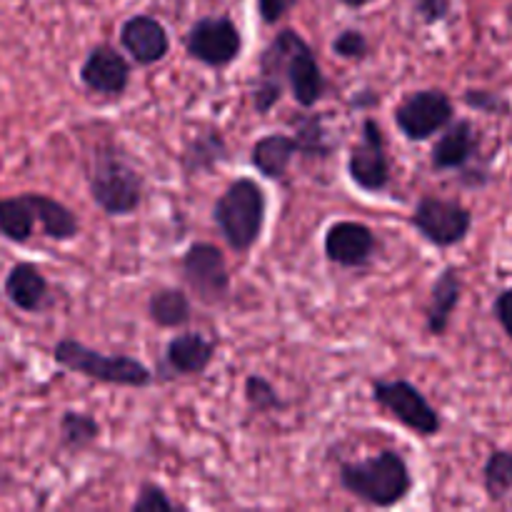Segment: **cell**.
Segmentation results:
<instances>
[{
  "label": "cell",
  "mask_w": 512,
  "mask_h": 512,
  "mask_svg": "<svg viewBox=\"0 0 512 512\" xmlns=\"http://www.w3.org/2000/svg\"><path fill=\"white\" fill-rule=\"evenodd\" d=\"M340 485L363 503L375 508H393L413 490L408 463L395 450H383L373 458L340 465Z\"/></svg>",
  "instance_id": "1"
},
{
  "label": "cell",
  "mask_w": 512,
  "mask_h": 512,
  "mask_svg": "<svg viewBox=\"0 0 512 512\" xmlns=\"http://www.w3.org/2000/svg\"><path fill=\"white\" fill-rule=\"evenodd\" d=\"M265 213V190L253 178H238L215 203L213 220L235 253H248L263 233Z\"/></svg>",
  "instance_id": "2"
},
{
  "label": "cell",
  "mask_w": 512,
  "mask_h": 512,
  "mask_svg": "<svg viewBox=\"0 0 512 512\" xmlns=\"http://www.w3.org/2000/svg\"><path fill=\"white\" fill-rule=\"evenodd\" d=\"M53 360L60 368L78 373L83 378L98 380L105 385H120V388H145L153 380V373L140 360L130 355H108L100 350L88 348L80 340L63 338L55 343Z\"/></svg>",
  "instance_id": "3"
},
{
  "label": "cell",
  "mask_w": 512,
  "mask_h": 512,
  "mask_svg": "<svg viewBox=\"0 0 512 512\" xmlns=\"http://www.w3.org/2000/svg\"><path fill=\"white\" fill-rule=\"evenodd\" d=\"M88 188L93 203L105 215H130L143 200V180L133 165L125 163L115 150H98L88 173Z\"/></svg>",
  "instance_id": "4"
},
{
  "label": "cell",
  "mask_w": 512,
  "mask_h": 512,
  "mask_svg": "<svg viewBox=\"0 0 512 512\" xmlns=\"http://www.w3.org/2000/svg\"><path fill=\"white\" fill-rule=\"evenodd\" d=\"M373 400L420 438H435L443 428L438 410L410 380H375Z\"/></svg>",
  "instance_id": "5"
},
{
  "label": "cell",
  "mask_w": 512,
  "mask_h": 512,
  "mask_svg": "<svg viewBox=\"0 0 512 512\" xmlns=\"http://www.w3.org/2000/svg\"><path fill=\"white\" fill-rule=\"evenodd\" d=\"M453 100L438 88H425L410 93L403 103L395 108V125L400 133L413 143H423L433 135L443 133L453 123Z\"/></svg>",
  "instance_id": "6"
},
{
  "label": "cell",
  "mask_w": 512,
  "mask_h": 512,
  "mask_svg": "<svg viewBox=\"0 0 512 512\" xmlns=\"http://www.w3.org/2000/svg\"><path fill=\"white\" fill-rule=\"evenodd\" d=\"M413 225L428 243L438 245V248H453L468 238L470 228H473V213L458 200L425 195L415 205Z\"/></svg>",
  "instance_id": "7"
},
{
  "label": "cell",
  "mask_w": 512,
  "mask_h": 512,
  "mask_svg": "<svg viewBox=\"0 0 512 512\" xmlns=\"http://www.w3.org/2000/svg\"><path fill=\"white\" fill-rule=\"evenodd\" d=\"M185 48L198 63L208 68H225L243 50V35L228 15H208L195 20L185 38Z\"/></svg>",
  "instance_id": "8"
},
{
  "label": "cell",
  "mask_w": 512,
  "mask_h": 512,
  "mask_svg": "<svg viewBox=\"0 0 512 512\" xmlns=\"http://www.w3.org/2000/svg\"><path fill=\"white\" fill-rule=\"evenodd\" d=\"M183 278L200 303L220 305L230 295V270L223 250L213 243L190 245L183 255Z\"/></svg>",
  "instance_id": "9"
},
{
  "label": "cell",
  "mask_w": 512,
  "mask_h": 512,
  "mask_svg": "<svg viewBox=\"0 0 512 512\" xmlns=\"http://www.w3.org/2000/svg\"><path fill=\"white\" fill-rule=\"evenodd\" d=\"M348 173L353 183L365 193H380L390 185V163L385 153V135L378 120L363 123V135L348 160Z\"/></svg>",
  "instance_id": "10"
},
{
  "label": "cell",
  "mask_w": 512,
  "mask_h": 512,
  "mask_svg": "<svg viewBox=\"0 0 512 512\" xmlns=\"http://www.w3.org/2000/svg\"><path fill=\"white\" fill-rule=\"evenodd\" d=\"M300 35L293 28H285L270 40L268 48L260 55V78L253 90V103L260 115L270 113L278 105L280 95H283V80H285V63L290 58V50L298 43Z\"/></svg>",
  "instance_id": "11"
},
{
  "label": "cell",
  "mask_w": 512,
  "mask_h": 512,
  "mask_svg": "<svg viewBox=\"0 0 512 512\" xmlns=\"http://www.w3.org/2000/svg\"><path fill=\"white\" fill-rule=\"evenodd\" d=\"M323 245L330 263L340 265V268H363L373 260L378 240L368 225L355 223V220H340V223L330 225Z\"/></svg>",
  "instance_id": "12"
},
{
  "label": "cell",
  "mask_w": 512,
  "mask_h": 512,
  "mask_svg": "<svg viewBox=\"0 0 512 512\" xmlns=\"http://www.w3.org/2000/svg\"><path fill=\"white\" fill-rule=\"evenodd\" d=\"M80 83L98 95H123L130 83V65L113 45H95L80 65Z\"/></svg>",
  "instance_id": "13"
},
{
  "label": "cell",
  "mask_w": 512,
  "mask_h": 512,
  "mask_svg": "<svg viewBox=\"0 0 512 512\" xmlns=\"http://www.w3.org/2000/svg\"><path fill=\"white\" fill-rule=\"evenodd\" d=\"M120 45L138 65H153L170 50L165 25L153 15H133L120 28Z\"/></svg>",
  "instance_id": "14"
},
{
  "label": "cell",
  "mask_w": 512,
  "mask_h": 512,
  "mask_svg": "<svg viewBox=\"0 0 512 512\" xmlns=\"http://www.w3.org/2000/svg\"><path fill=\"white\" fill-rule=\"evenodd\" d=\"M285 83H288L295 103L303 108H313L325 95V75L303 38H298V43L290 50V58L285 63Z\"/></svg>",
  "instance_id": "15"
},
{
  "label": "cell",
  "mask_w": 512,
  "mask_h": 512,
  "mask_svg": "<svg viewBox=\"0 0 512 512\" xmlns=\"http://www.w3.org/2000/svg\"><path fill=\"white\" fill-rule=\"evenodd\" d=\"M3 293L20 313H43L50 303V283L33 263H15L3 280Z\"/></svg>",
  "instance_id": "16"
},
{
  "label": "cell",
  "mask_w": 512,
  "mask_h": 512,
  "mask_svg": "<svg viewBox=\"0 0 512 512\" xmlns=\"http://www.w3.org/2000/svg\"><path fill=\"white\" fill-rule=\"evenodd\" d=\"M480 138L475 133L470 120H458L450 123L448 130L438 138L433 153H430V163H433L435 173H445V170H460L478 155Z\"/></svg>",
  "instance_id": "17"
},
{
  "label": "cell",
  "mask_w": 512,
  "mask_h": 512,
  "mask_svg": "<svg viewBox=\"0 0 512 512\" xmlns=\"http://www.w3.org/2000/svg\"><path fill=\"white\" fill-rule=\"evenodd\" d=\"M300 153L295 135L285 133H268L255 140L250 150V163L258 168V173L268 180H280L288 173L290 163Z\"/></svg>",
  "instance_id": "18"
},
{
  "label": "cell",
  "mask_w": 512,
  "mask_h": 512,
  "mask_svg": "<svg viewBox=\"0 0 512 512\" xmlns=\"http://www.w3.org/2000/svg\"><path fill=\"white\" fill-rule=\"evenodd\" d=\"M215 340L205 338L200 333H183L175 335L165 350V360H168L170 370L178 375H200L215 358Z\"/></svg>",
  "instance_id": "19"
},
{
  "label": "cell",
  "mask_w": 512,
  "mask_h": 512,
  "mask_svg": "<svg viewBox=\"0 0 512 512\" xmlns=\"http://www.w3.org/2000/svg\"><path fill=\"white\" fill-rule=\"evenodd\" d=\"M460 298H463V278H460V270L445 268L433 283L428 313H425L430 335H445Z\"/></svg>",
  "instance_id": "20"
},
{
  "label": "cell",
  "mask_w": 512,
  "mask_h": 512,
  "mask_svg": "<svg viewBox=\"0 0 512 512\" xmlns=\"http://www.w3.org/2000/svg\"><path fill=\"white\" fill-rule=\"evenodd\" d=\"M28 198L45 238L58 240V243H68V240L78 238L80 223L68 205L50 198V195H40V193H28Z\"/></svg>",
  "instance_id": "21"
},
{
  "label": "cell",
  "mask_w": 512,
  "mask_h": 512,
  "mask_svg": "<svg viewBox=\"0 0 512 512\" xmlns=\"http://www.w3.org/2000/svg\"><path fill=\"white\" fill-rule=\"evenodd\" d=\"M35 225H38V218H35L28 193L0 198V238L18 245L28 243L35 233Z\"/></svg>",
  "instance_id": "22"
},
{
  "label": "cell",
  "mask_w": 512,
  "mask_h": 512,
  "mask_svg": "<svg viewBox=\"0 0 512 512\" xmlns=\"http://www.w3.org/2000/svg\"><path fill=\"white\" fill-rule=\"evenodd\" d=\"M228 160V145H225L223 135L208 130V133H200L185 145L183 155H180V165L188 175L208 173L215 165Z\"/></svg>",
  "instance_id": "23"
},
{
  "label": "cell",
  "mask_w": 512,
  "mask_h": 512,
  "mask_svg": "<svg viewBox=\"0 0 512 512\" xmlns=\"http://www.w3.org/2000/svg\"><path fill=\"white\" fill-rule=\"evenodd\" d=\"M148 313L158 328H180L190 320V298L180 288H160L150 295Z\"/></svg>",
  "instance_id": "24"
},
{
  "label": "cell",
  "mask_w": 512,
  "mask_h": 512,
  "mask_svg": "<svg viewBox=\"0 0 512 512\" xmlns=\"http://www.w3.org/2000/svg\"><path fill=\"white\" fill-rule=\"evenodd\" d=\"M100 435V423L88 413H78V410H65L60 418V445L70 453L85 450L93 445Z\"/></svg>",
  "instance_id": "25"
},
{
  "label": "cell",
  "mask_w": 512,
  "mask_h": 512,
  "mask_svg": "<svg viewBox=\"0 0 512 512\" xmlns=\"http://www.w3.org/2000/svg\"><path fill=\"white\" fill-rule=\"evenodd\" d=\"M295 125V140H298L300 153L308 158H328L333 143L328 140V133L323 130V120L318 115H298L293 118Z\"/></svg>",
  "instance_id": "26"
},
{
  "label": "cell",
  "mask_w": 512,
  "mask_h": 512,
  "mask_svg": "<svg viewBox=\"0 0 512 512\" xmlns=\"http://www.w3.org/2000/svg\"><path fill=\"white\" fill-rule=\"evenodd\" d=\"M483 485L490 500H505L512 493V448L495 450L483 468Z\"/></svg>",
  "instance_id": "27"
},
{
  "label": "cell",
  "mask_w": 512,
  "mask_h": 512,
  "mask_svg": "<svg viewBox=\"0 0 512 512\" xmlns=\"http://www.w3.org/2000/svg\"><path fill=\"white\" fill-rule=\"evenodd\" d=\"M245 400H248L250 408L258 410V413L283 408V400H280L278 390H275L268 380L260 378V375H250V378L245 380Z\"/></svg>",
  "instance_id": "28"
},
{
  "label": "cell",
  "mask_w": 512,
  "mask_h": 512,
  "mask_svg": "<svg viewBox=\"0 0 512 512\" xmlns=\"http://www.w3.org/2000/svg\"><path fill=\"white\" fill-rule=\"evenodd\" d=\"M333 53L345 60H363L370 53V40L365 38L363 30L348 28L333 40Z\"/></svg>",
  "instance_id": "29"
},
{
  "label": "cell",
  "mask_w": 512,
  "mask_h": 512,
  "mask_svg": "<svg viewBox=\"0 0 512 512\" xmlns=\"http://www.w3.org/2000/svg\"><path fill=\"white\" fill-rule=\"evenodd\" d=\"M130 510L133 512H168V510H178V505L168 498V493H165L160 485L145 483L143 488H140L138 500L130 505Z\"/></svg>",
  "instance_id": "30"
},
{
  "label": "cell",
  "mask_w": 512,
  "mask_h": 512,
  "mask_svg": "<svg viewBox=\"0 0 512 512\" xmlns=\"http://www.w3.org/2000/svg\"><path fill=\"white\" fill-rule=\"evenodd\" d=\"M465 103H468L470 108H478L490 115H498L508 110V103H505L498 93H490V90H468V93H465Z\"/></svg>",
  "instance_id": "31"
},
{
  "label": "cell",
  "mask_w": 512,
  "mask_h": 512,
  "mask_svg": "<svg viewBox=\"0 0 512 512\" xmlns=\"http://www.w3.org/2000/svg\"><path fill=\"white\" fill-rule=\"evenodd\" d=\"M415 13L423 23L435 25L450 15V0H415Z\"/></svg>",
  "instance_id": "32"
},
{
  "label": "cell",
  "mask_w": 512,
  "mask_h": 512,
  "mask_svg": "<svg viewBox=\"0 0 512 512\" xmlns=\"http://www.w3.org/2000/svg\"><path fill=\"white\" fill-rule=\"evenodd\" d=\"M295 5H298V0H258V13L260 18H263V23L275 25L278 20H283Z\"/></svg>",
  "instance_id": "33"
},
{
  "label": "cell",
  "mask_w": 512,
  "mask_h": 512,
  "mask_svg": "<svg viewBox=\"0 0 512 512\" xmlns=\"http://www.w3.org/2000/svg\"><path fill=\"white\" fill-rule=\"evenodd\" d=\"M493 310H495V318H498L500 328H503L505 335L512 340V285L510 288H505L503 293L495 298Z\"/></svg>",
  "instance_id": "34"
},
{
  "label": "cell",
  "mask_w": 512,
  "mask_h": 512,
  "mask_svg": "<svg viewBox=\"0 0 512 512\" xmlns=\"http://www.w3.org/2000/svg\"><path fill=\"white\" fill-rule=\"evenodd\" d=\"M343 5H348V8H365V5H370L373 0H340Z\"/></svg>",
  "instance_id": "35"
}]
</instances>
